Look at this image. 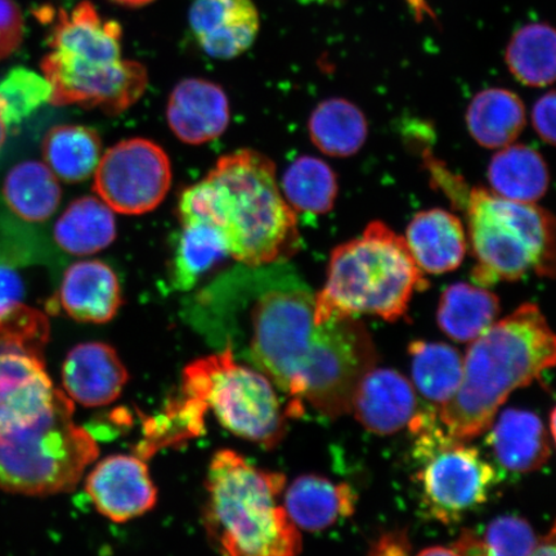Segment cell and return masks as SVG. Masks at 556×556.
Masks as SVG:
<instances>
[{
    "instance_id": "277c9868",
    "label": "cell",
    "mask_w": 556,
    "mask_h": 556,
    "mask_svg": "<svg viewBox=\"0 0 556 556\" xmlns=\"http://www.w3.org/2000/svg\"><path fill=\"white\" fill-rule=\"evenodd\" d=\"M122 26L102 18L88 0L70 13L60 11L48 39L51 51L40 64L51 86L48 103L116 116L141 100L148 70L122 58Z\"/></svg>"
},
{
    "instance_id": "f1b7e54d",
    "label": "cell",
    "mask_w": 556,
    "mask_h": 556,
    "mask_svg": "<svg viewBox=\"0 0 556 556\" xmlns=\"http://www.w3.org/2000/svg\"><path fill=\"white\" fill-rule=\"evenodd\" d=\"M414 388L440 408L460 387L464 358L454 346L417 340L408 346Z\"/></svg>"
},
{
    "instance_id": "4fadbf2b",
    "label": "cell",
    "mask_w": 556,
    "mask_h": 556,
    "mask_svg": "<svg viewBox=\"0 0 556 556\" xmlns=\"http://www.w3.org/2000/svg\"><path fill=\"white\" fill-rule=\"evenodd\" d=\"M189 21L203 51L218 60H232L245 53L261 27L253 0H194Z\"/></svg>"
},
{
    "instance_id": "d590c367",
    "label": "cell",
    "mask_w": 556,
    "mask_h": 556,
    "mask_svg": "<svg viewBox=\"0 0 556 556\" xmlns=\"http://www.w3.org/2000/svg\"><path fill=\"white\" fill-rule=\"evenodd\" d=\"M555 93L553 90L534 103L532 124L542 141L555 144Z\"/></svg>"
},
{
    "instance_id": "d4e9b609",
    "label": "cell",
    "mask_w": 556,
    "mask_h": 556,
    "mask_svg": "<svg viewBox=\"0 0 556 556\" xmlns=\"http://www.w3.org/2000/svg\"><path fill=\"white\" fill-rule=\"evenodd\" d=\"M45 164L66 184H79L97 169L102 156L101 137L85 125H55L41 143Z\"/></svg>"
},
{
    "instance_id": "2e32d148",
    "label": "cell",
    "mask_w": 556,
    "mask_h": 556,
    "mask_svg": "<svg viewBox=\"0 0 556 556\" xmlns=\"http://www.w3.org/2000/svg\"><path fill=\"white\" fill-rule=\"evenodd\" d=\"M129 375L113 346L92 342L76 345L62 366V384L74 402L87 407L119 399Z\"/></svg>"
},
{
    "instance_id": "8992f818",
    "label": "cell",
    "mask_w": 556,
    "mask_h": 556,
    "mask_svg": "<svg viewBox=\"0 0 556 556\" xmlns=\"http://www.w3.org/2000/svg\"><path fill=\"white\" fill-rule=\"evenodd\" d=\"M428 288L405 239L382 222L332 250L328 280L316 294L315 321L372 315L394 323L405 317L415 291Z\"/></svg>"
},
{
    "instance_id": "3957f363",
    "label": "cell",
    "mask_w": 556,
    "mask_h": 556,
    "mask_svg": "<svg viewBox=\"0 0 556 556\" xmlns=\"http://www.w3.org/2000/svg\"><path fill=\"white\" fill-rule=\"evenodd\" d=\"M556 339L539 305L521 304L472 340L456 393L438 408L447 433L460 441L486 432L517 389L555 366Z\"/></svg>"
},
{
    "instance_id": "6da1fadb",
    "label": "cell",
    "mask_w": 556,
    "mask_h": 556,
    "mask_svg": "<svg viewBox=\"0 0 556 556\" xmlns=\"http://www.w3.org/2000/svg\"><path fill=\"white\" fill-rule=\"evenodd\" d=\"M238 340L243 357L288 395L287 415L309 405L328 417L351 413L354 389L378 353L357 317L316 324V294L294 275L258 277Z\"/></svg>"
},
{
    "instance_id": "30bf717a",
    "label": "cell",
    "mask_w": 556,
    "mask_h": 556,
    "mask_svg": "<svg viewBox=\"0 0 556 556\" xmlns=\"http://www.w3.org/2000/svg\"><path fill=\"white\" fill-rule=\"evenodd\" d=\"M407 428L415 438L416 481L430 518L455 523L486 503L498 479L481 452L448 434L434 409L417 413Z\"/></svg>"
},
{
    "instance_id": "9a60e30c",
    "label": "cell",
    "mask_w": 556,
    "mask_h": 556,
    "mask_svg": "<svg viewBox=\"0 0 556 556\" xmlns=\"http://www.w3.org/2000/svg\"><path fill=\"white\" fill-rule=\"evenodd\" d=\"M229 102L225 90L213 81L185 79L172 90L166 119L184 143L199 146L225 134L229 124Z\"/></svg>"
},
{
    "instance_id": "ffe728a7",
    "label": "cell",
    "mask_w": 556,
    "mask_h": 556,
    "mask_svg": "<svg viewBox=\"0 0 556 556\" xmlns=\"http://www.w3.org/2000/svg\"><path fill=\"white\" fill-rule=\"evenodd\" d=\"M356 505L357 493L350 484L309 475L291 483L283 507L298 528L317 532L353 516Z\"/></svg>"
},
{
    "instance_id": "ab89813d",
    "label": "cell",
    "mask_w": 556,
    "mask_h": 556,
    "mask_svg": "<svg viewBox=\"0 0 556 556\" xmlns=\"http://www.w3.org/2000/svg\"><path fill=\"white\" fill-rule=\"evenodd\" d=\"M113 2L125 7H143L154 2V0H113Z\"/></svg>"
},
{
    "instance_id": "4316f807",
    "label": "cell",
    "mask_w": 556,
    "mask_h": 556,
    "mask_svg": "<svg viewBox=\"0 0 556 556\" xmlns=\"http://www.w3.org/2000/svg\"><path fill=\"white\" fill-rule=\"evenodd\" d=\"M228 254L224 236L206 222H184L172 261V281L179 290H191L201 278L220 266Z\"/></svg>"
},
{
    "instance_id": "7bdbcfd3",
    "label": "cell",
    "mask_w": 556,
    "mask_h": 556,
    "mask_svg": "<svg viewBox=\"0 0 556 556\" xmlns=\"http://www.w3.org/2000/svg\"><path fill=\"white\" fill-rule=\"evenodd\" d=\"M302 3H323L325 0H299Z\"/></svg>"
},
{
    "instance_id": "74e56055",
    "label": "cell",
    "mask_w": 556,
    "mask_h": 556,
    "mask_svg": "<svg viewBox=\"0 0 556 556\" xmlns=\"http://www.w3.org/2000/svg\"><path fill=\"white\" fill-rule=\"evenodd\" d=\"M555 546V528L553 527L551 532H548L546 536L539 539L536 548H534L532 555L553 556L556 553Z\"/></svg>"
},
{
    "instance_id": "8fae6325",
    "label": "cell",
    "mask_w": 556,
    "mask_h": 556,
    "mask_svg": "<svg viewBox=\"0 0 556 556\" xmlns=\"http://www.w3.org/2000/svg\"><path fill=\"white\" fill-rule=\"evenodd\" d=\"M172 176L169 156L157 143L130 138L101 156L93 191L114 213L142 215L163 203Z\"/></svg>"
},
{
    "instance_id": "44dd1931",
    "label": "cell",
    "mask_w": 556,
    "mask_h": 556,
    "mask_svg": "<svg viewBox=\"0 0 556 556\" xmlns=\"http://www.w3.org/2000/svg\"><path fill=\"white\" fill-rule=\"evenodd\" d=\"M493 192L518 203L534 204L545 197L551 174L540 152L509 144L492 157L486 172Z\"/></svg>"
},
{
    "instance_id": "7c38bea8",
    "label": "cell",
    "mask_w": 556,
    "mask_h": 556,
    "mask_svg": "<svg viewBox=\"0 0 556 556\" xmlns=\"http://www.w3.org/2000/svg\"><path fill=\"white\" fill-rule=\"evenodd\" d=\"M86 490L96 509L116 523L143 516L157 500L148 465L130 455L103 458L87 478Z\"/></svg>"
},
{
    "instance_id": "836d02e7",
    "label": "cell",
    "mask_w": 556,
    "mask_h": 556,
    "mask_svg": "<svg viewBox=\"0 0 556 556\" xmlns=\"http://www.w3.org/2000/svg\"><path fill=\"white\" fill-rule=\"evenodd\" d=\"M24 20L13 0H0V60L9 58L23 41Z\"/></svg>"
},
{
    "instance_id": "e575fe53",
    "label": "cell",
    "mask_w": 556,
    "mask_h": 556,
    "mask_svg": "<svg viewBox=\"0 0 556 556\" xmlns=\"http://www.w3.org/2000/svg\"><path fill=\"white\" fill-rule=\"evenodd\" d=\"M25 288L15 269L0 264V318L24 304Z\"/></svg>"
},
{
    "instance_id": "1f68e13d",
    "label": "cell",
    "mask_w": 556,
    "mask_h": 556,
    "mask_svg": "<svg viewBox=\"0 0 556 556\" xmlns=\"http://www.w3.org/2000/svg\"><path fill=\"white\" fill-rule=\"evenodd\" d=\"M538 542L526 519L504 516L493 519L482 534L465 528L450 546L455 555L525 556L533 554Z\"/></svg>"
},
{
    "instance_id": "f35d334b",
    "label": "cell",
    "mask_w": 556,
    "mask_h": 556,
    "mask_svg": "<svg viewBox=\"0 0 556 556\" xmlns=\"http://www.w3.org/2000/svg\"><path fill=\"white\" fill-rule=\"evenodd\" d=\"M419 555H455V552L452 551V547L450 545L448 546H433V547L424 548V551H421L419 553Z\"/></svg>"
},
{
    "instance_id": "7a4b0ae2",
    "label": "cell",
    "mask_w": 556,
    "mask_h": 556,
    "mask_svg": "<svg viewBox=\"0 0 556 556\" xmlns=\"http://www.w3.org/2000/svg\"><path fill=\"white\" fill-rule=\"evenodd\" d=\"M178 214L180 224L201 220L217 228L229 256L248 267L281 264L301 249L296 213L278 187L275 163L255 150L219 157L180 194Z\"/></svg>"
},
{
    "instance_id": "484cf974",
    "label": "cell",
    "mask_w": 556,
    "mask_h": 556,
    "mask_svg": "<svg viewBox=\"0 0 556 556\" xmlns=\"http://www.w3.org/2000/svg\"><path fill=\"white\" fill-rule=\"evenodd\" d=\"M3 198L11 211L26 222H45L58 211L62 190L59 178L45 163L27 160L7 174Z\"/></svg>"
},
{
    "instance_id": "cb8c5ba5",
    "label": "cell",
    "mask_w": 556,
    "mask_h": 556,
    "mask_svg": "<svg viewBox=\"0 0 556 556\" xmlns=\"http://www.w3.org/2000/svg\"><path fill=\"white\" fill-rule=\"evenodd\" d=\"M500 313L496 294L479 285L457 282L443 291L437 323L458 343H469L495 324Z\"/></svg>"
},
{
    "instance_id": "d6a6232c",
    "label": "cell",
    "mask_w": 556,
    "mask_h": 556,
    "mask_svg": "<svg viewBox=\"0 0 556 556\" xmlns=\"http://www.w3.org/2000/svg\"><path fill=\"white\" fill-rule=\"evenodd\" d=\"M50 99V83L29 68H13L0 80V116L7 129L17 127Z\"/></svg>"
},
{
    "instance_id": "83f0119b",
    "label": "cell",
    "mask_w": 556,
    "mask_h": 556,
    "mask_svg": "<svg viewBox=\"0 0 556 556\" xmlns=\"http://www.w3.org/2000/svg\"><path fill=\"white\" fill-rule=\"evenodd\" d=\"M308 129L313 144L331 157L356 155L368 135L363 111L343 99L319 103L309 117Z\"/></svg>"
},
{
    "instance_id": "603a6c76",
    "label": "cell",
    "mask_w": 556,
    "mask_h": 556,
    "mask_svg": "<svg viewBox=\"0 0 556 556\" xmlns=\"http://www.w3.org/2000/svg\"><path fill=\"white\" fill-rule=\"evenodd\" d=\"M53 236L58 245L68 254L99 253L116 239L114 211L100 198L76 199L55 222Z\"/></svg>"
},
{
    "instance_id": "8d00e7d4",
    "label": "cell",
    "mask_w": 556,
    "mask_h": 556,
    "mask_svg": "<svg viewBox=\"0 0 556 556\" xmlns=\"http://www.w3.org/2000/svg\"><path fill=\"white\" fill-rule=\"evenodd\" d=\"M412 542H409L406 531H391L374 542L370 548V555L402 556L412 553Z\"/></svg>"
},
{
    "instance_id": "52a82bcc",
    "label": "cell",
    "mask_w": 556,
    "mask_h": 556,
    "mask_svg": "<svg viewBox=\"0 0 556 556\" xmlns=\"http://www.w3.org/2000/svg\"><path fill=\"white\" fill-rule=\"evenodd\" d=\"M465 204L476 285L489 288L531 273L554 277L555 220L551 213L481 187L469 190Z\"/></svg>"
},
{
    "instance_id": "d6986e66",
    "label": "cell",
    "mask_w": 556,
    "mask_h": 556,
    "mask_svg": "<svg viewBox=\"0 0 556 556\" xmlns=\"http://www.w3.org/2000/svg\"><path fill=\"white\" fill-rule=\"evenodd\" d=\"M490 429V447L507 471L516 475L536 471L552 456V435L536 414L509 408Z\"/></svg>"
},
{
    "instance_id": "f546056e",
    "label": "cell",
    "mask_w": 556,
    "mask_h": 556,
    "mask_svg": "<svg viewBox=\"0 0 556 556\" xmlns=\"http://www.w3.org/2000/svg\"><path fill=\"white\" fill-rule=\"evenodd\" d=\"M556 38L545 23L528 24L513 35L505 61L521 85L534 88L552 86L555 80Z\"/></svg>"
},
{
    "instance_id": "b9f144b4",
    "label": "cell",
    "mask_w": 556,
    "mask_h": 556,
    "mask_svg": "<svg viewBox=\"0 0 556 556\" xmlns=\"http://www.w3.org/2000/svg\"><path fill=\"white\" fill-rule=\"evenodd\" d=\"M555 415H556L555 408H553L552 413H551V421H548V422H551V435L553 438V441L555 440V432H556V430H555Z\"/></svg>"
},
{
    "instance_id": "4dcf8cb0",
    "label": "cell",
    "mask_w": 556,
    "mask_h": 556,
    "mask_svg": "<svg viewBox=\"0 0 556 556\" xmlns=\"http://www.w3.org/2000/svg\"><path fill=\"white\" fill-rule=\"evenodd\" d=\"M336 173L321 159L301 156L283 173L281 192L296 212L326 214L338 198Z\"/></svg>"
},
{
    "instance_id": "9c48e42d",
    "label": "cell",
    "mask_w": 556,
    "mask_h": 556,
    "mask_svg": "<svg viewBox=\"0 0 556 556\" xmlns=\"http://www.w3.org/2000/svg\"><path fill=\"white\" fill-rule=\"evenodd\" d=\"M182 395L212 409L228 432L274 448L287 433L283 412L273 381L261 371L239 364L231 346L186 367Z\"/></svg>"
},
{
    "instance_id": "ba28073f",
    "label": "cell",
    "mask_w": 556,
    "mask_h": 556,
    "mask_svg": "<svg viewBox=\"0 0 556 556\" xmlns=\"http://www.w3.org/2000/svg\"><path fill=\"white\" fill-rule=\"evenodd\" d=\"M99 454L64 392L38 419L0 430V490L27 496L73 491Z\"/></svg>"
},
{
    "instance_id": "5b68a950",
    "label": "cell",
    "mask_w": 556,
    "mask_h": 556,
    "mask_svg": "<svg viewBox=\"0 0 556 556\" xmlns=\"http://www.w3.org/2000/svg\"><path fill=\"white\" fill-rule=\"evenodd\" d=\"M287 479L254 467L232 450L215 452L206 477L207 536L231 556H293L302 552L298 527L277 504Z\"/></svg>"
},
{
    "instance_id": "60d3db41",
    "label": "cell",
    "mask_w": 556,
    "mask_h": 556,
    "mask_svg": "<svg viewBox=\"0 0 556 556\" xmlns=\"http://www.w3.org/2000/svg\"><path fill=\"white\" fill-rule=\"evenodd\" d=\"M7 137V127L2 119V116H0V150L3 149L4 142Z\"/></svg>"
},
{
    "instance_id": "7402d4cb",
    "label": "cell",
    "mask_w": 556,
    "mask_h": 556,
    "mask_svg": "<svg viewBox=\"0 0 556 556\" xmlns=\"http://www.w3.org/2000/svg\"><path fill=\"white\" fill-rule=\"evenodd\" d=\"M467 127L482 148L504 149L514 143L526 127L525 104L509 89H485L469 104Z\"/></svg>"
},
{
    "instance_id": "e0dca14e",
    "label": "cell",
    "mask_w": 556,
    "mask_h": 556,
    "mask_svg": "<svg viewBox=\"0 0 556 556\" xmlns=\"http://www.w3.org/2000/svg\"><path fill=\"white\" fill-rule=\"evenodd\" d=\"M59 301L76 321L106 324L122 307L121 283L106 263L76 262L62 278Z\"/></svg>"
},
{
    "instance_id": "5bb4252c",
    "label": "cell",
    "mask_w": 556,
    "mask_h": 556,
    "mask_svg": "<svg viewBox=\"0 0 556 556\" xmlns=\"http://www.w3.org/2000/svg\"><path fill=\"white\" fill-rule=\"evenodd\" d=\"M351 413L368 432L397 433L419 413L416 389L399 371L372 367L354 389Z\"/></svg>"
},
{
    "instance_id": "ac0fdd59",
    "label": "cell",
    "mask_w": 556,
    "mask_h": 556,
    "mask_svg": "<svg viewBox=\"0 0 556 556\" xmlns=\"http://www.w3.org/2000/svg\"><path fill=\"white\" fill-rule=\"evenodd\" d=\"M403 239L417 267L432 275L460 267L469 245L463 222L443 208L417 213Z\"/></svg>"
}]
</instances>
